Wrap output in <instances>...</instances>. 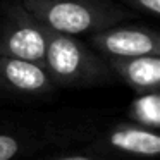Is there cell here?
I'll return each mask as SVG.
<instances>
[{
  "instance_id": "6",
  "label": "cell",
  "mask_w": 160,
  "mask_h": 160,
  "mask_svg": "<svg viewBox=\"0 0 160 160\" xmlns=\"http://www.w3.org/2000/svg\"><path fill=\"white\" fill-rule=\"evenodd\" d=\"M105 148L115 153L136 157V158H155L160 153V134L158 131L141 128L134 122H117L102 132L98 138Z\"/></svg>"
},
{
  "instance_id": "10",
  "label": "cell",
  "mask_w": 160,
  "mask_h": 160,
  "mask_svg": "<svg viewBox=\"0 0 160 160\" xmlns=\"http://www.w3.org/2000/svg\"><path fill=\"white\" fill-rule=\"evenodd\" d=\"M119 4H122L124 7L128 5L132 11L153 16V18L160 14V0H119Z\"/></svg>"
},
{
  "instance_id": "2",
  "label": "cell",
  "mask_w": 160,
  "mask_h": 160,
  "mask_svg": "<svg viewBox=\"0 0 160 160\" xmlns=\"http://www.w3.org/2000/svg\"><path fill=\"white\" fill-rule=\"evenodd\" d=\"M45 26L62 35H93L131 18V11L114 0H21Z\"/></svg>"
},
{
  "instance_id": "8",
  "label": "cell",
  "mask_w": 160,
  "mask_h": 160,
  "mask_svg": "<svg viewBox=\"0 0 160 160\" xmlns=\"http://www.w3.org/2000/svg\"><path fill=\"white\" fill-rule=\"evenodd\" d=\"M126 115L131 122L141 128L158 131L160 129V91L136 93V98L128 105Z\"/></svg>"
},
{
  "instance_id": "1",
  "label": "cell",
  "mask_w": 160,
  "mask_h": 160,
  "mask_svg": "<svg viewBox=\"0 0 160 160\" xmlns=\"http://www.w3.org/2000/svg\"><path fill=\"white\" fill-rule=\"evenodd\" d=\"M45 69L55 86L95 88L115 83L107 59L79 36L47 29Z\"/></svg>"
},
{
  "instance_id": "4",
  "label": "cell",
  "mask_w": 160,
  "mask_h": 160,
  "mask_svg": "<svg viewBox=\"0 0 160 160\" xmlns=\"http://www.w3.org/2000/svg\"><path fill=\"white\" fill-rule=\"evenodd\" d=\"M90 45L105 59L160 55V36L145 24H114L90 35Z\"/></svg>"
},
{
  "instance_id": "9",
  "label": "cell",
  "mask_w": 160,
  "mask_h": 160,
  "mask_svg": "<svg viewBox=\"0 0 160 160\" xmlns=\"http://www.w3.org/2000/svg\"><path fill=\"white\" fill-rule=\"evenodd\" d=\"M40 145H43L40 143V138L28 132L0 129V160H16Z\"/></svg>"
},
{
  "instance_id": "11",
  "label": "cell",
  "mask_w": 160,
  "mask_h": 160,
  "mask_svg": "<svg viewBox=\"0 0 160 160\" xmlns=\"http://www.w3.org/2000/svg\"><path fill=\"white\" fill-rule=\"evenodd\" d=\"M50 160H108V158L103 155H98V153H67V155H60Z\"/></svg>"
},
{
  "instance_id": "5",
  "label": "cell",
  "mask_w": 160,
  "mask_h": 160,
  "mask_svg": "<svg viewBox=\"0 0 160 160\" xmlns=\"http://www.w3.org/2000/svg\"><path fill=\"white\" fill-rule=\"evenodd\" d=\"M45 66L14 57H0V95L14 98H40L55 91Z\"/></svg>"
},
{
  "instance_id": "7",
  "label": "cell",
  "mask_w": 160,
  "mask_h": 160,
  "mask_svg": "<svg viewBox=\"0 0 160 160\" xmlns=\"http://www.w3.org/2000/svg\"><path fill=\"white\" fill-rule=\"evenodd\" d=\"M115 79H121L136 93L160 90V55L107 59Z\"/></svg>"
},
{
  "instance_id": "3",
  "label": "cell",
  "mask_w": 160,
  "mask_h": 160,
  "mask_svg": "<svg viewBox=\"0 0 160 160\" xmlns=\"http://www.w3.org/2000/svg\"><path fill=\"white\" fill-rule=\"evenodd\" d=\"M47 28L21 4L7 0L0 9V57L45 62Z\"/></svg>"
}]
</instances>
